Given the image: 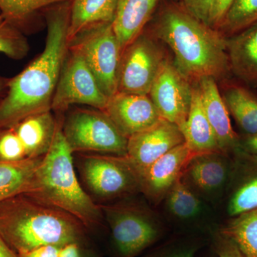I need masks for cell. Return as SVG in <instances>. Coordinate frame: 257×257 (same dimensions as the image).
I'll return each mask as SVG.
<instances>
[{
    "label": "cell",
    "mask_w": 257,
    "mask_h": 257,
    "mask_svg": "<svg viewBox=\"0 0 257 257\" xmlns=\"http://www.w3.org/2000/svg\"><path fill=\"white\" fill-rule=\"evenodd\" d=\"M71 3L66 0L43 11L47 34L45 48L20 74L10 78L0 100V130L28 116L52 111V102L69 52Z\"/></svg>",
    "instance_id": "cell-1"
},
{
    "label": "cell",
    "mask_w": 257,
    "mask_h": 257,
    "mask_svg": "<svg viewBox=\"0 0 257 257\" xmlns=\"http://www.w3.org/2000/svg\"><path fill=\"white\" fill-rule=\"evenodd\" d=\"M172 52L176 67L191 83L232 77L226 38L193 16L181 3L162 0L145 30Z\"/></svg>",
    "instance_id": "cell-2"
},
{
    "label": "cell",
    "mask_w": 257,
    "mask_h": 257,
    "mask_svg": "<svg viewBox=\"0 0 257 257\" xmlns=\"http://www.w3.org/2000/svg\"><path fill=\"white\" fill-rule=\"evenodd\" d=\"M19 195L0 202V234L20 256L46 245L84 242L86 227L77 218Z\"/></svg>",
    "instance_id": "cell-3"
},
{
    "label": "cell",
    "mask_w": 257,
    "mask_h": 257,
    "mask_svg": "<svg viewBox=\"0 0 257 257\" xmlns=\"http://www.w3.org/2000/svg\"><path fill=\"white\" fill-rule=\"evenodd\" d=\"M25 195L77 218L88 229L96 227L103 216L79 184L74 168L73 153L59 121L55 140L38 166Z\"/></svg>",
    "instance_id": "cell-4"
},
{
    "label": "cell",
    "mask_w": 257,
    "mask_h": 257,
    "mask_svg": "<svg viewBox=\"0 0 257 257\" xmlns=\"http://www.w3.org/2000/svg\"><path fill=\"white\" fill-rule=\"evenodd\" d=\"M110 229L118 257H138L162 237L163 224L153 211L141 204L121 202L100 207Z\"/></svg>",
    "instance_id": "cell-5"
},
{
    "label": "cell",
    "mask_w": 257,
    "mask_h": 257,
    "mask_svg": "<svg viewBox=\"0 0 257 257\" xmlns=\"http://www.w3.org/2000/svg\"><path fill=\"white\" fill-rule=\"evenodd\" d=\"M64 138L72 153L126 156L128 139L104 111L77 108L62 123Z\"/></svg>",
    "instance_id": "cell-6"
},
{
    "label": "cell",
    "mask_w": 257,
    "mask_h": 257,
    "mask_svg": "<svg viewBox=\"0 0 257 257\" xmlns=\"http://www.w3.org/2000/svg\"><path fill=\"white\" fill-rule=\"evenodd\" d=\"M78 166L88 189L101 201L140 192V176L126 156L80 153Z\"/></svg>",
    "instance_id": "cell-7"
},
{
    "label": "cell",
    "mask_w": 257,
    "mask_h": 257,
    "mask_svg": "<svg viewBox=\"0 0 257 257\" xmlns=\"http://www.w3.org/2000/svg\"><path fill=\"white\" fill-rule=\"evenodd\" d=\"M69 47L78 51L108 98L117 92L122 50L112 23L94 25L79 33Z\"/></svg>",
    "instance_id": "cell-8"
},
{
    "label": "cell",
    "mask_w": 257,
    "mask_h": 257,
    "mask_svg": "<svg viewBox=\"0 0 257 257\" xmlns=\"http://www.w3.org/2000/svg\"><path fill=\"white\" fill-rule=\"evenodd\" d=\"M168 55L163 44L144 30L123 50L118 72L117 92L149 95Z\"/></svg>",
    "instance_id": "cell-9"
},
{
    "label": "cell",
    "mask_w": 257,
    "mask_h": 257,
    "mask_svg": "<svg viewBox=\"0 0 257 257\" xmlns=\"http://www.w3.org/2000/svg\"><path fill=\"white\" fill-rule=\"evenodd\" d=\"M108 99L82 55L69 47L52 99V111L62 113L76 104L104 111Z\"/></svg>",
    "instance_id": "cell-10"
},
{
    "label": "cell",
    "mask_w": 257,
    "mask_h": 257,
    "mask_svg": "<svg viewBox=\"0 0 257 257\" xmlns=\"http://www.w3.org/2000/svg\"><path fill=\"white\" fill-rule=\"evenodd\" d=\"M234 168L232 155L221 151L193 155L182 180L204 202L216 204L227 193Z\"/></svg>",
    "instance_id": "cell-11"
},
{
    "label": "cell",
    "mask_w": 257,
    "mask_h": 257,
    "mask_svg": "<svg viewBox=\"0 0 257 257\" xmlns=\"http://www.w3.org/2000/svg\"><path fill=\"white\" fill-rule=\"evenodd\" d=\"M193 84L181 73L172 57L167 56L149 93L162 119L182 128L188 117Z\"/></svg>",
    "instance_id": "cell-12"
},
{
    "label": "cell",
    "mask_w": 257,
    "mask_h": 257,
    "mask_svg": "<svg viewBox=\"0 0 257 257\" xmlns=\"http://www.w3.org/2000/svg\"><path fill=\"white\" fill-rule=\"evenodd\" d=\"M184 143L179 126L161 119L151 127L128 138L126 157L140 175L160 157Z\"/></svg>",
    "instance_id": "cell-13"
},
{
    "label": "cell",
    "mask_w": 257,
    "mask_h": 257,
    "mask_svg": "<svg viewBox=\"0 0 257 257\" xmlns=\"http://www.w3.org/2000/svg\"><path fill=\"white\" fill-rule=\"evenodd\" d=\"M104 111L127 139L162 119L149 95L116 92L108 99Z\"/></svg>",
    "instance_id": "cell-14"
},
{
    "label": "cell",
    "mask_w": 257,
    "mask_h": 257,
    "mask_svg": "<svg viewBox=\"0 0 257 257\" xmlns=\"http://www.w3.org/2000/svg\"><path fill=\"white\" fill-rule=\"evenodd\" d=\"M193 155L185 143L167 152L140 174V192L155 204L162 202Z\"/></svg>",
    "instance_id": "cell-15"
},
{
    "label": "cell",
    "mask_w": 257,
    "mask_h": 257,
    "mask_svg": "<svg viewBox=\"0 0 257 257\" xmlns=\"http://www.w3.org/2000/svg\"><path fill=\"white\" fill-rule=\"evenodd\" d=\"M231 155L234 168L226 193L230 218L257 209V156L239 149Z\"/></svg>",
    "instance_id": "cell-16"
},
{
    "label": "cell",
    "mask_w": 257,
    "mask_h": 257,
    "mask_svg": "<svg viewBox=\"0 0 257 257\" xmlns=\"http://www.w3.org/2000/svg\"><path fill=\"white\" fill-rule=\"evenodd\" d=\"M197 84L204 112L215 133L221 152L232 155L239 149V135L231 126L230 115L225 105L218 82L206 77Z\"/></svg>",
    "instance_id": "cell-17"
},
{
    "label": "cell",
    "mask_w": 257,
    "mask_h": 257,
    "mask_svg": "<svg viewBox=\"0 0 257 257\" xmlns=\"http://www.w3.org/2000/svg\"><path fill=\"white\" fill-rule=\"evenodd\" d=\"M219 92L230 116L234 119L241 135L257 134V93L235 77L218 82Z\"/></svg>",
    "instance_id": "cell-18"
},
{
    "label": "cell",
    "mask_w": 257,
    "mask_h": 257,
    "mask_svg": "<svg viewBox=\"0 0 257 257\" xmlns=\"http://www.w3.org/2000/svg\"><path fill=\"white\" fill-rule=\"evenodd\" d=\"M226 53L233 77L257 88V23L226 37Z\"/></svg>",
    "instance_id": "cell-19"
},
{
    "label": "cell",
    "mask_w": 257,
    "mask_h": 257,
    "mask_svg": "<svg viewBox=\"0 0 257 257\" xmlns=\"http://www.w3.org/2000/svg\"><path fill=\"white\" fill-rule=\"evenodd\" d=\"M161 1L118 0L112 25L122 52L144 31Z\"/></svg>",
    "instance_id": "cell-20"
},
{
    "label": "cell",
    "mask_w": 257,
    "mask_h": 257,
    "mask_svg": "<svg viewBox=\"0 0 257 257\" xmlns=\"http://www.w3.org/2000/svg\"><path fill=\"white\" fill-rule=\"evenodd\" d=\"M58 124L49 111L28 116L13 126L25 147L27 158L45 157L55 140Z\"/></svg>",
    "instance_id": "cell-21"
},
{
    "label": "cell",
    "mask_w": 257,
    "mask_h": 257,
    "mask_svg": "<svg viewBox=\"0 0 257 257\" xmlns=\"http://www.w3.org/2000/svg\"><path fill=\"white\" fill-rule=\"evenodd\" d=\"M181 131L186 145L194 155L221 151L215 133L204 112L196 83H193L188 117Z\"/></svg>",
    "instance_id": "cell-22"
},
{
    "label": "cell",
    "mask_w": 257,
    "mask_h": 257,
    "mask_svg": "<svg viewBox=\"0 0 257 257\" xmlns=\"http://www.w3.org/2000/svg\"><path fill=\"white\" fill-rule=\"evenodd\" d=\"M181 177L163 199L165 211L175 222L197 224L209 215V205L184 183Z\"/></svg>",
    "instance_id": "cell-23"
},
{
    "label": "cell",
    "mask_w": 257,
    "mask_h": 257,
    "mask_svg": "<svg viewBox=\"0 0 257 257\" xmlns=\"http://www.w3.org/2000/svg\"><path fill=\"white\" fill-rule=\"evenodd\" d=\"M118 0H72L69 44L79 33L99 24L112 23Z\"/></svg>",
    "instance_id": "cell-24"
},
{
    "label": "cell",
    "mask_w": 257,
    "mask_h": 257,
    "mask_svg": "<svg viewBox=\"0 0 257 257\" xmlns=\"http://www.w3.org/2000/svg\"><path fill=\"white\" fill-rule=\"evenodd\" d=\"M43 157L17 162L0 161V202L27 192Z\"/></svg>",
    "instance_id": "cell-25"
},
{
    "label": "cell",
    "mask_w": 257,
    "mask_h": 257,
    "mask_svg": "<svg viewBox=\"0 0 257 257\" xmlns=\"http://www.w3.org/2000/svg\"><path fill=\"white\" fill-rule=\"evenodd\" d=\"M234 241L245 257H257V209L230 218L219 229Z\"/></svg>",
    "instance_id": "cell-26"
},
{
    "label": "cell",
    "mask_w": 257,
    "mask_h": 257,
    "mask_svg": "<svg viewBox=\"0 0 257 257\" xmlns=\"http://www.w3.org/2000/svg\"><path fill=\"white\" fill-rule=\"evenodd\" d=\"M66 0H0V14L23 32L52 5Z\"/></svg>",
    "instance_id": "cell-27"
},
{
    "label": "cell",
    "mask_w": 257,
    "mask_h": 257,
    "mask_svg": "<svg viewBox=\"0 0 257 257\" xmlns=\"http://www.w3.org/2000/svg\"><path fill=\"white\" fill-rule=\"evenodd\" d=\"M256 23L257 0H234L216 30L226 38Z\"/></svg>",
    "instance_id": "cell-28"
},
{
    "label": "cell",
    "mask_w": 257,
    "mask_h": 257,
    "mask_svg": "<svg viewBox=\"0 0 257 257\" xmlns=\"http://www.w3.org/2000/svg\"><path fill=\"white\" fill-rule=\"evenodd\" d=\"M204 246V239L194 234L182 235L159 245L141 256L194 257Z\"/></svg>",
    "instance_id": "cell-29"
},
{
    "label": "cell",
    "mask_w": 257,
    "mask_h": 257,
    "mask_svg": "<svg viewBox=\"0 0 257 257\" xmlns=\"http://www.w3.org/2000/svg\"><path fill=\"white\" fill-rule=\"evenodd\" d=\"M29 51L30 45L23 32L0 14V53L20 60L26 57Z\"/></svg>",
    "instance_id": "cell-30"
},
{
    "label": "cell",
    "mask_w": 257,
    "mask_h": 257,
    "mask_svg": "<svg viewBox=\"0 0 257 257\" xmlns=\"http://www.w3.org/2000/svg\"><path fill=\"white\" fill-rule=\"evenodd\" d=\"M27 158L21 140L13 127L0 130V161L17 162Z\"/></svg>",
    "instance_id": "cell-31"
},
{
    "label": "cell",
    "mask_w": 257,
    "mask_h": 257,
    "mask_svg": "<svg viewBox=\"0 0 257 257\" xmlns=\"http://www.w3.org/2000/svg\"><path fill=\"white\" fill-rule=\"evenodd\" d=\"M213 250L217 257H245L232 240L219 229L212 233Z\"/></svg>",
    "instance_id": "cell-32"
},
{
    "label": "cell",
    "mask_w": 257,
    "mask_h": 257,
    "mask_svg": "<svg viewBox=\"0 0 257 257\" xmlns=\"http://www.w3.org/2000/svg\"><path fill=\"white\" fill-rule=\"evenodd\" d=\"M213 3L214 0H183L181 3L191 15L208 25Z\"/></svg>",
    "instance_id": "cell-33"
},
{
    "label": "cell",
    "mask_w": 257,
    "mask_h": 257,
    "mask_svg": "<svg viewBox=\"0 0 257 257\" xmlns=\"http://www.w3.org/2000/svg\"><path fill=\"white\" fill-rule=\"evenodd\" d=\"M233 1L234 0H214L208 25L216 30Z\"/></svg>",
    "instance_id": "cell-34"
},
{
    "label": "cell",
    "mask_w": 257,
    "mask_h": 257,
    "mask_svg": "<svg viewBox=\"0 0 257 257\" xmlns=\"http://www.w3.org/2000/svg\"><path fill=\"white\" fill-rule=\"evenodd\" d=\"M60 246L46 245L20 255L21 257H59Z\"/></svg>",
    "instance_id": "cell-35"
},
{
    "label": "cell",
    "mask_w": 257,
    "mask_h": 257,
    "mask_svg": "<svg viewBox=\"0 0 257 257\" xmlns=\"http://www.w3.org/2000/svg\"><path fill=\"white\" fill-rule=\"evenodd\" d=\"M239 149L249 155L257 156V134L253 135H239Z\"/></svg>",
    "instance_id": "cell-36"
},
{
    "label": "cell",
    "mask_w": 257,
    "mask_h": 257,
    "mask_svg": "<svg viewBox=\"0 0 257 257\" xmlns=\"http://www.w3.org/2000/svg\"><path fill=\"white\" fill-rule=\"evenodd\" d=\"M81 244L82 243L71 242L60 246L59 257H82Z\"/></svg>",
    "instance_id": "cell-37"
},
{
    "label": "cell",
    "mask_w": 257,
    "mask_h": 257,
    "mask_svg": "<svg viewBox=\"0 0 257 257\" xmlns=\"http://www.w3.org/2000/svg\"><path fill=\"white\" fill-rule=\"evenodd\" d=\"M0 257H21L15 252L0 234Z\"/></svg>",
    "instance_id": "cell-38"
},
{
    "label": "cell",
    "mask_w": 257,
    "mask_h": 257,
    "mask_svg": "<svg viewBox=\"0 0 257 257\" xmlns=\"http://www.w3.org/2000/svg\"><path fill=\"white\" fill-rule=\"evenodd\" d=\"M9 80V78H6V77L0 76V96L2 94H5V91H6L7 88H8Z\"/></svg>",
    "instance_id": "cell-39"
},
{
    "label": "cell",
    "mask_w": 257,
    "mask_h": 257,
    "mask_svg": "<svg viewBox=\"0 0 257 257\" xmlns=\"http://www.w3.org/2000/svg\"><path fill=\"white\" fill-rule=\"evenodd\" d=\"M207 257H217V256H216V254L215 252H214V250H213L212 253H211V255H209V256H208Z\"/></svg>",
    "instance_id": "cell-40"
},
{
    "label": "cell",
    "mask_w": 257,
    "mask_h": 257,
    "mask_svg": "<svg viewBox=\"0 0 257 257\" xmlns=\"http://www.w3.org/2000/svg\"><path fill=\"white\" fill-rule=\"evenodd\" d=\"M172 1L177 2V3H182L183 0H172Z\"/></svg>",
    "instance_id": "cell-41"
}]
</instances>
